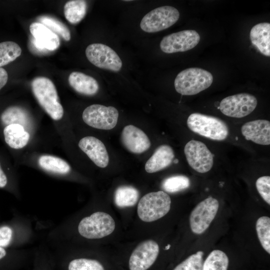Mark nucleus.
Masks as SVG:
<instances>
[{"label":"nucleus","mask_w":270,"mask_h":270,"mask_svg":"<svg viewBox=\"0 0 270 270\" xmlns=\"http://www.w3.org/2000/svg\"><path fill=\"white\" fill-rule=\"evenodd\" d=\"M42 238L40 221L14 213L12 218L0 223V246L11 249H22Z\"/></svg>","instance_id":"obj_1"},{"label":"nucleus","mask_w":270,"mask_h":270,"mask_svg":"<svg viewBox=\"0 0 270 270\" xmlns=\"http://www.w3.org/2000/svg\"><path fill=\"white\" fill-rule=\"evenodd\" d=\"M74 228V232L85 240H98L114 232L115 222L109 214L97 211L83 216Z\"/></svg>","instance_id":"obj_2"},{"label":"nucleus","mask_w":270,"mask_h":270,"mask_svg":"<svg viewBox=\"0 0 270 270\" xmlns=\"http://www.w3.org/2000/svg\"><path fill=\"white\" fill-rule=\"evenodd\" d=\"M32 88L38 104L51 118L55 120H60L64 109L52 81L46 77L36 78L32 82Z\"/></svg>","instance_id":"obj_3"},{"label":"nucleus","mask_w":270,"mask_h":270,"mask_svg":"<svg viewBox=\"0 0 270 270\" xmlns=\"http://www.w3.org/2000/svg\"><path fill=\"white\" fill-rule=\"evenodd\" d=\"M213 82L212 74L198 68L182 70L176 76L174 82L176 91L184 96H192L209 88Z\"/></svg>","instance_id":"obj_4"},{"label":"nucleus","mask_w":270,"mask_h":270,"mask_svg":"<svg viewBox=\"0 0 270 270\" xmlns=\"http://www.w3.org/2000/svg\"><path fill=\"white\" fill-rule=\"evenodd\" d=\"M187 125L192 132L212 140H223L228 135L226 124L213 116L192 114L188 118Z\"/></svg>","instance_id":"obj_5"},{"label":"nucleus","mask_w":270,"mask_h":270,"mask_svg":"<svg viewBox=\"0 0 270 270\" xmlns=\"http://www.w3.org/2000/svg\"><path fill=\"white\" fill-rule=\"evenodd\" d=\"M170 196L160 190L145 194L140 200L137 212L140 218L145 222L156 220L166 214L170 208Z\"/></svg>","instance_id":"obj_6"},{"label":"nucleus","mask_w":270,"mask_h":270,"mask_svg":"<svg viewBox=\"0 0 270 270\" xmlns=\"http://www.w3.org/2000/svg\"><path fill=\"white\" fill-rule=\"evenodd\" d=\"M180 12L175 8L165 6L154 9L142 18L140 27L146 32L153 33L166 30L179 19Z\"/></svg>","instance_id":"obj_7"},{"label":"nucleus","mask_w":270,"mask_h":270,"mask_svg":"<svg viewBox=\"0 0 270 270\" xmlns=\"http://www.w3.org/2000/svg\"><path fill=\"white\" fill-rule=\"evenodd\" d=\"M82 118L84 122L91 127L110 130L116 125L118 112L114 106L94 104L84 109Z\"/></svg>","instance_id":"obj_8"},{"label":"nucleus","mask_w":270,"mask_h":270,"mask_svg":"<svg viewBox=\"0 0 270 270\" xmlns=\"http://www.w3.org/2000/svg\"><path fill=\"white\" fill-rule=\"evenodd\" d=\"M88 60L96 66L113 72L120 70L122 62L117 53L110 46L100 43L90 44L86 50Z\"/></svg>","instance_id":"obj_9"},{"label":"nucleus","mask_w":270,"mask_h":270,"mask_svg":"<svg viewBox=\"0 0 270 270\" xmlns=\"http://www.w3.org/2000/svg\"><path fill=\"white\" fill-rule=\"evenodd\" d=\"M219 208L218 200L210 196L199 202L190 217L192 231L197 234L204 233L214 218Z\"/></svg>","instance_id":"obj_10"},{"label":"nucleus","mask_w":270,"mask_h":270,"mask_svg":"<svg viewBox=\"0 0 270 270\" xmlns=\"http://www.w3.org/2000/svg\"><path fill=\"white\" fill-rule=\"evenodd\" d=\"M257 104V100L254 96L248 93H241L222 99L220 102L219 108L226 116L242 118L252 112Z\"/></svg>","instance_id":"obj_11"},{"label":"nucleus","mask_w":270,"mask_h":270,"mask_svg":"<svg viewBox=\"0 0 270 270\" xmlns=\"http://www.w3.org/2000/svg\"><path fill=\"white\" fill-rule=\"evenodd\" d=\"M184 152L188 163L196 172L206 173L212 168L213 154L202 142L196 140L189 141L184 148Z\"/></svg>","instance_id":"obj_12"},{"label":"nucleus","mask_w":270,"mask_h":270,"mask_svg":"<svg viewBox=\"0 0 270 270\" xmlns=\"http://www.w3.org/2000/svg\"><path fill=\"white\" fill-rule=\"evenodd\" d=\"M200 36L194 30H184L164 37L160 46L166 54L184 52L194 48L200 42Z\"/></svg>","instance_id":"obj_13"},{"label":"nucleus","mask_w":270,"mask_h":270,"mask_svg":"<svg viewBox=\"0 0 270 270\" xmlns=\"http://www.w3.org/2000/svg\"><path fill=\"white\" fill-rule=\"evenodd\" d=\"M34 248H7L0 246V270H24L31 267Z\"/></svg>","instance_id":"obj_14"},{"label":"nucleus","mask_w":270,"mask_h":270,"mask_svg":"<svg viewBox=\"0 0 270 270\" xmlns=\"http://www.w3.org/2000/svg\"><path fill=\"white\" fill-rule=\"evenodd\" d=\"M159 246L148 240L138 244L132 251L128 262L130 270H147L154 262L159 254Z\"/></svg>","instance_id":"obj_15"},{"label":"nucleus","mask_w":270,"mask_h":270,"mask_svg":"<svg viewBox=\"0 0 270 270\" xmlns=\"http://www.w3.org/2000/svg\"><path fill=\"white\" fill-rule=\"evenodd\" d=\"M30 30L33 36V48L38 53L54 51L59 47L60 40L58 36L42 24L33 22L30 26Z\"/></svg>","instance_id":"obj_16"},{"label":"nucleus","mask_w":270,"mask_h":270,"mask_svg":"<svg viewBox=\"0 0 270 270\" xmlns=\"http://www.w3.org/2000/svg\"><path fill=\"white\" fill-rule=\"evenodd\" d=\"M120 138L124 146L134 154L142 153L147 150L151 145L147 135L142 130L133 125L124 127Z\"/></svg>","instance_id":"obj_17"},{"label":"nucleus","mask_w":270,"mask_h":270,"mask_svg":"<svg viewBox=\"0 0 270 270\" xmlns=\"http://www.w3.org/2000/svg\"><path fill=\"white\" fill-rule=\"evenodd\" d=\"M78 146L98 166L104 168L108 166V154L101 140L94 136H86L80 140Z\"/></svg>","instance_id":"obj_18"},{"label":"nucleus","mask_w":270,"mask_h":270,"mask_svg":"<svg viewBox=\"0 0 270 270\" xmlns=\"http://www.w3.org/2000/svg\"><path fill=\"white\" fill-rule=\"evenodd\" d=\"M241 132L246 140L260 144H270V122L266 120H256L245 123Z\"/></svg>","instance_id":"obj_19"},{"label":"nucleus","mask_w":270,"mask_h":270,"mask_svg":"<svg viewBox=\"0 0 270 270\" xmlns=\"http://www.w3.org/2000/svg\"><path fill=\"white\" fill-rule=\"evenodd\" d=\"M174 157V150L167 144L159 146L145 164V170L148 173H154L169 166Z\"/></svg>","instance_id":"obj_20"},{"label":"nucleus","mask_w":270,"mask_h":270,"mask_svg":"<svg viewBox=\"0 0 270 270\" xmlns=\"http://www.w3.org/2000/svg\"><path fill=\"white\" fill-rule=\"evenodd\" d=\"M68 80L70 86L80 94L93 96L99 90V84L95 78L81 72H72Z\"/></svg>","instance_id":"obj_21"},{"label":"nucleus","mask_w":270,"mask_h":270,"mask_svg":"<svg viewBox=\"0 0 270 270\" xmlns=\"http://www.w3.org/2000/svg\"><path fill=\"white\" fill-rule=\"evenodd\" d=\"M2 134L6 144L10 148L15 150L24 147L30 138V134L19 124H10L4 126Z\"/></svg>","instance_id":"obj_22"},{"label":"nucleus","mask_w":270,"mask_h":270,"mask_svg":"<svg viewBox=\"0 0 270 270\" xmlns=\"http://www.w3.org/2000/svg\"><path fill=\"white\" fill-rule=\"evenodd\" d=\"M252 44L264 55L270 56V24L260 22L254 26L250 34Z\"/></svg>","instance_id":"obj_23"},{"label":"nucleus","mask_w":270,"mask_h":270,"mask_svg":"<svg viewBox=\"0 0 270 270\" xmlns=\"http://www.w3.org/2000/svg\"><path fill=\"white\" fill-rule=\"evenodd\" d=\"M30 122L29 114L20 106H8L0 114V124L3 126L10 124H19L25 128L30 126Z\"/></svg>","instance_id":"obj_24"},{"label":"nucleus","mask_w":270,"mask_h":270,"mask_svg":"<svg viewBox=\"0 0 270 270\" xmlns=\"http://www.w3.org/2000/svg\"><path fill=\"white\" fill-rule=\"evenodd\" d=\"M30 270H54L50 252L43 240L34 247L33 261Z\"/></svg>","instance_id":"obj_25"},{"label":"nucleus","mask_w":270,"mask_h":270,"mask_svg":"<svg viewBox=\"0 0 270 270\" xmlns=\"http://www.w3.org/2000/svg\"><path fill=\"white\" fill-rule=\"evenodd\" d=\"M38 164L44 170L56 175H67L71 171L70 166L67 162L53 156H40L38 160Z\"/></svg>","instance_id":"obj_26"},{"label":"nucleus","mask_w":270,"mask_h":270,"mask_svg":"<svg viewBox=\"0 0 270 270\" xmlns=\"http://www.w3.org/2000/svg\"><path fill=\"white\" fill-rule=\"evenodd\" d=\"M87 10V3L83 0H72L66 2L64 6V15L72 24L80 22L84 17Z\"/></svg>","instance_id":"obj_27"},{"label":"nucleus","mask_w":270,"mask_h":270,"mask_svg":"<svg viewBox=\"0 0 270 270\" xmlns=\"http://www.w3.org/2000/svg\"><path fill=\"white\" fill-rule=\"evenodd\" d=\"M139 192L135 188L122 186L118 188L114 192V202L120 208L134 206L138 200Z\"/></svg>","instance_id":"obj_28"},{"label":"nucleus","mask_w":270,"mask_h":270,"mask_svg":"<svg viewBox=\"0 0 270 270\" xmlns=\"http://www.w3.org/2000/svg\"><path fill=\"white\" fill-rule=\"evenodd\" d=\"M228 262V258L224 252L214 250L205 260L202 270H227Z\"/></svg>","instance_id":"obj_29"},{"label":"nucleus","mask_w":270,"mask_h":270,"mask_svg":"<svg viewBox=\"0 0 270 270\" xmlns=\"http://www.w3.org/2000/svg\"><path fill=\"white\" fill-rule=\"evenodd\" d=\"M22 53L20 47L15 42L0 43V68L14 60Z\"/></svg>","instance_id":"obj_30"},{"label":"nucleus","mask_w":270,"mask_h":270,"mask_svg":"<svg viewBox=\"0 0 270 270\" xmlns=\"http://www.w3.org/2000/svg\"><path fill=\"white\" fill-rule=\"evenodd\" d=\"M260 242L264 249L270 254V218L262 216L258 218L256 226Z\"/></svg>","instance_id":"obj_31"},{"label":"nucleus","mask_w":270,"mask_h":270,"mask_svg":"<svg viewBox=\"0 0 270 270\" xmlns=\"http://www.w3.org/2000/svg\"><path fill=\"white\" fill-rule=\"evenodd\" d=\"M190 184L189 178L183 175L168 177L162 182V188L166 192L174 193L188 188Z\"/></svg>","instance_id":"obj_32"},{"label":"nucleus","mask_w":270,"mask_h":270,"mask_svg":"<svg viewBox=\"0 0 270 270\" xmlns=\"http://www.w3.org/2000/svg\"><path fill=\"white\" fill-rule=\"evenodd\" d=\"M39 21L52 32L59 34L64 40H70V32L68 27L58 20L48 16H42L39 18Z\"/></svg>","instance_id":"obj_33"},{"label":"nucleus","mask_w":270,"mask_h":270,"mask_svg":"<svg viewBox=\"0 0 270 270\" xmlns=\"http://www.w3.org/2000/svg\"><path fill=\"white\" fill-rule=\"evenodd\" d=\"M203 255L202 251H198L196 253L189 256L173 270H202Z\"/></svg>","instance_id":"obj_34"},{"label":"nucleus","mask_w":270,"mask_h":270,"mask_svg":"<svg viewBox=\"0 0 270 270\" xmlns=\"http://www.w3.org/2000/svg\"><path fill=\"white\" fill-rule=\"evenodd\" d=\"M256 188L263 200L270 204V176H262L256 182Z\"/></svg>","instance_id":"obj_35"},{"label":"nucleus","mask_w":270,"mask_h":270,"mask_svg":"<svg viewBox=\"0 0 270 270\" xmlns=\"http://www.w3.org/2000/svg\"><path fill=\"white\" fill-rule=\"evenodd\" d=\"M9 167H4L0 159V188L12 192L13 186Z\"/></svg>","instance_id":"obj_36"},{"label":"nucleus","mask_w":270,"mask_h":270,"mask_svg":"<svg viewBox=\"0 0 270 270\" xmlns=\"http://www.w3.org/2000/svg\"><path fill=\"white\" fill-rule=\"evenodd\" d=\"M8 80V74L6 71L3 68H0V90L6 85Z\"/></svg>","instance_id":"obj_37"},{"label":"nucleus","mask_w":270,"mask_h":270,"mask_svg":"<svg viewBox=\"0 0 270 270\" xmlns=\"http://www.w3.org/2000/svg\"><path fill=\"white\" fill-rule=\"evenodd\" d=\"M170 247V245L168 244V246H166L165 248L166 250H168Z\"/></svg>","instance_id":"obj_38"},{"label":"nucleus","mask_w":270,"mask_h":270,"mask_svg":"<svg viewBox=\"0 0 270 270\" xmlns=\"http://www.w3.org/2000/svg\"></svg>","instance_id":"obj_39"}]
</instances>
